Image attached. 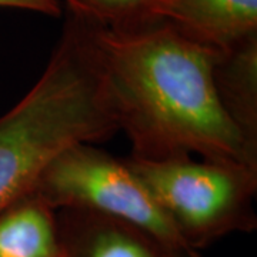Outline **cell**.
Here are the masks:
<instances>
[{"mask_svg": "<svg viewBox=\"0 0 257 257\" xmlns=\"http://www.w3.org/2000/svg\"><path fill=\"white\" fill-rule=\"evenodd\" d=\"M86 25L119 132L132 143L130 157L162 162L199 155L257 169V149L214 92L213 67L223 50L165 20L132 29Z\"/></svg>", "mask_w": 257, "mask_h": 257, "instance_id": "1", "label": "cell"}, {"mask_svg": "<svg viewBox=\"0 0 257 257\" xmlns=\"http://www.w3.org/2000/svg\"><path fill=\"white\" fill-rule=\"evenodd\" d=\"M119 133L87 25L67 13L37 83L0 117V210L33 190L64 149Z\"/></svg>", "mask_w": 257, "mask_h": 257, "instance_id": "2", "label": "cell"}, {"mask_svg": "<svg viewBox=\"0 0 257 257\" xmlns=\"http://www.w3.org/2000/svg\"><path fill=\"white\" fill-rule=\"evenodd\" d=\"M187 247L200 251L231 233L257 227V169L230 162L179 157L146 162L128 157Z\"/></svg>", "mask_w": 257, "mask_h": 257, "instance_id": "3", "label": "cell"}, {"mask_svg": "<svg viewBox=\"0 0 257 257\" xmlns=\"http://www.w3.org/2000/svg\"><path fill=\"white\" fill-rule=\"evenodd\" d=\"M33 190L53 207L100 213L146 231L182 257H200L184 243L126 159L93 143L64 149L45 167Z\"/></svg>", "mask_w": 257, "mask_h": 257, "instance_id": "4", "label": "cell"}, {"mask_svg": "<svg viewBox=\"0 0 257 257\" xmlns=\"http://www.w3.org/2000/svg\"><path fill=\"white\" fill-rule=\"evenodd\" d=\"M57 257H182L126 221L82 209L56 210Z\"/></svg>", "mask_w": 257, "mask_h": 257, "instance_id": "5", "label": "cell"}, {"mask_svg": "<svg viewBox=\"0 0 257 257\" xmlns=\"http://www.w3.org/2000/svg\"><path fill=\"white\" fill-rule=\"evenodd\" d=\"M159 20L206 46L229 50L257 36V0H165Z\"/></svg>", "mask_w": 257, "mask_h": 257, "instance_id": "6", "label": "cell"}, {"mask_svg": "<svg viewBox=\"0 0 257 257\" xmlns=\"http://www.w3.org/2000/svg\"><path fill=\"white\" fill-rule=\"evenodd\" d=\"M213 86L226 116L257 149V36L221 52L213 67Z\"/></svg>", "mask_w": 257, "mask_h": 257, "instance_id": "7", "label": "cell"}, {"mask_svg": "<svg viewBox=\"0 0 257 257\" xmlns=\"http://www.w3.org/2000/svg\"><path fill=\"white\" fill-rule=\"evenodd\" d=\"M56 210L35 190L0 210V257H57Z\"/></svg>", "mask_w": 257, "mask_h": 257, "instance_id": "8", "label": "cell"}, {"mask_svg": "<svg viewBox=\"0 0 257 257\" xmlns=\"http://www.w3.org/2000/svg\"><path fill=\"white\" fill-rule=\"evenodd\" d=\"M67 13L113 29H132L159 20L165 0H60Z\"/></svg>", "mask_w": 257, "mask_h": 257, "instance_id": "9", "label": "cell"}, {"mask_svg": "<svg viewBox=\"0 0 257 257\" xmlns=\"http://www.w3.org/2000/svg\"><path fill=\"white\" fill-rule=\"evenodd\" d=\"M0 8L29 10L52 18L62 15L60 0H0Z\"/></svg>", "mask_w": 257, "mask_h": 257, "instance_id": "10", "label": "cell"}]
</instances>
